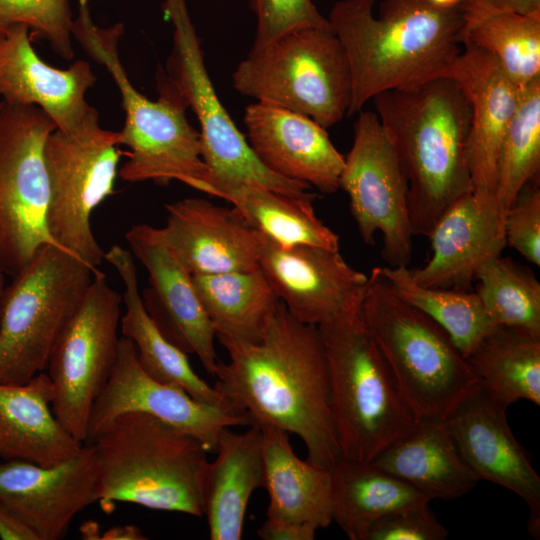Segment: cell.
<instances>
[{
    "instance_id": "52a82bcc",
    "label": "cell",
    "mask_w": 540,
    "mask_h": 540,
    "mask_svg": "<svg viewBox=\"0 0 540 540\" xmlns=\"http://www.w3.org/2000/svg\"><path fill=\"white\" fill-rule=\"evenodd\" d=\"M318 329L341 456L370 462L416 418L364 323L361 304Z\"/></svg>"
},
{
    "instance_id": "f1b7e54d",
    "label": "cell",
    "mask_w": 540,
    "mask_h": 540,
    "mask_svg": "<svg viewBox=\"0 0 540 540\" xmlns=\"http://www.w3.org/2000/svg\"><path fill=\"white\" fill-rule=\"evenodd\" d=\"M258 425L262 430L264 488L269 496L267 518L315 531L329 526L332 522L329 470L300 459L291 446L288 432L272 425Z\"/></svg>"
},
{
    "instance_id": "ac0fdd59",
    "label": "cell",
    "mask_w": 540,
    "mask_h": 540,
    "mask_svg": "<svg viewBox=\"0 0 540 540\" xmlns=\"http://www.w3.org/2000/svg\"><path fill=\"white\" fill-rule=\"evenodd\" d=\"M165 208V226L146 224V229L191 275L259 267L263 235L233 208L202 198L181 199Z\"/></svg>"
},
{
    "instance_id": "603a6c76",
    "label": "cell",
    "mask_w": 540,
    "mask_h": 540,
    "mask_svg": "<svg viewBox=\"0 0 540 540\" xmlns=\"http://www.w3.org/2000/svg\"><path fill=\"white\" fill-rule=\"evenodd\" d=\"M95 82L87 61L77 60L67 69H58L42 60L24 25L0 35V97L40 108L58 130L70 132L83 123L92 107L86 93Z\"/></svg>"
},
{
    "instance_id": "f546056e",
    "label": "cell",
    "mask_w": 540,
    "mask_h": 540,
    "mask_svg": "<svg viewBox=\"0 0 540 540\" xmlns=\"http://www.w3.org/2000/svg\"><path fill=\"white\" fill-rule=\"evenodd\" d=\"M331 517L351 540H364L379 518L431 499L372 461L340 457L329 469Z\"/></svg>"
},
{
    "instance_id": "277c9868",
    "label": "cell",
    "mask_w": 540,
    "mask_h": 540,
    "mask_svg": "<svg viewBox=\"0 0 540 540\" xmlns=\"http://www.w3.org/2000/svg\"><path fill=\"white\" fill-rule=\"evenodd\" d=\"M123 23L99 27L93 21L88 0H79L72 36L83 51L103 65L118 87L125 114L120 143L129 148L119 169L126 182L179 181L198 191L208 176L200 132L187 120L188 105L165 76L156 75L158 98L150 100L131 83L119 56Z\"/></svg>"
},
{
    "instance_id": "4fadbf2b",
    "label": "cell",
    "mask_w": 540,
    "mask_h": 540,
    "mask_svg": "<svg viewBox=\"0 0 540 540\" xmlns=\"http://www.w3.org/2000/svg\"><path fill=\"white\" fill-rule=\"evenodd\" d=\"M122 295L100 271L50 353L47 374L54 386L52 409L85 442L92 407L117 359Z\"/></svg>"
},
{
    "instance_id": "ab89813d",
    "label": "cell",
    "mask_w": 540,
    "mask_h": 540,
    "mask_svg": "<svg viewBox=\"0 0 540 540\" xmlns=\"http://www.w3.org/2000/svg\"><path fill=\"white\" fill-rule=\"evenodd\" d=\"M506 244L540 265V190L526 185L505 216Z\"/></svg>"
},
{
    "instance_id": "3957f363",
    "label": "cell",
    "mask_w": 540,
    "mask_h": 540,
    "mask_svg": "<svg viewBox=\"0 0 540 540\" xmlns=\"http://www.w3.org/2000/svg\"><path fill=\"white\" fill-rule=\"evenodd\" d=\"M341 0L329 14L345 51L352 92L348 116L377 94L435 78L461 52L464 18L429 0Z\"/></svg>"
},
{
    "instance_id": "e0dca14e",
    "label": "cell",
    "mask_w": 540,
    "mask_h": 540,
    "mask_svg": "<svg viewBox=\"0 0 540 540\" xmlns=\"http://www.w3.org/2000/svg\"><path fill=\"white\" fill-rule=\"evenodd\" d=\"M97 483V458L91 444L54 466L20 460L0 463V502L36 540L63 538L73 518L98 502Z\"/></svg>"
},
{
    "instance_id": "4dcf8cb0",
    "label": "cell",
    "mask_w": 540,
    "mask_h": 540,
    "mask_svg": "<svg viewBox=\"0 0 540 540\" xmlns=\"http://www.w3.org/2000/svg\"><path fill=\"white\" fill-rule=\"evenodd\" d=\"M205 193L230 202L250 226L281 246L339 250V236L314 211V193L293 196L249 183H211Z\"/></svg>"
},
{
    "instance_id": "484cf974",
    "label": "cell",
    "mask_w": 540,
    "mask_h": 540,
    "mask_svg": "<svg viewBox=\"0 0 540 540\" xmlns=\"http://www.w3.org/2000/svg\"><path fill=\"white\" fill-rule=\"evenodd\" d=\"M215 452L203 475V515L211 540H240L249 499L265 484L260 426L252 423L244 432L224 428Z\"/></svg>"
},
{
    "instance_id": "f6af8a7d",
    "label": "cell",
    "mask_w": 540,
    "mask_h": 540,
    "mask_svg": "<svg viewBox=\"0 0 540 540\" xmlns=\"http://www.w3.org/2000/svg\"><path fill=\"white\" fill-rule=\"evenodd\" d=\"M102 540H142L146 539L141 529L135 525L114 526L100 537Z\"/></svg>"
},
{
    "instance_id": "7c38bea8",
    "label": "cell",
    "mask_w": 540,
    "mask_h": 540,
    "mask_svg": "<svg viewBox=\"0 0 540 540\" xmlns=\"http://www.w3.org/2000/svg\"><path fill=\"white\" fill-rule=\"evenodd\" d=\"M55 129L36 106L0 102V274L4 276L19 273L43 245L59 246L46 224L49 186L44 146Z\"/></svg>"
},
{
    "instance_id": "7402d4cb",
    "label": "cell",
    "mask_w": 540,
    "mask_h": 540,
    "mask_svg": "<svg viewBox=\"0 0 540 540\" xmlns=\"http://www.w3.org/2000/svg\"><path fill=\"white\" fill-rule=\"evenodd\" d=\"M436 77L455 80L469 100L471 120L465 154L473 193L494 198L498 153L519 88L490 53L472 45H464Z\"/></svg>"
},
{
    "instance_id": "ffe728a7",
    "label": "cell",
    "mask_w": 540,
    "mask_h": 540,
    "mask_svg": "<svg viewBox=\"0 0 540 540\" xmlns=\"http://www.w3.org/2000/svg\"><path fill=\"white\" fill-rule=\"evenodd\" d=\"M133 257L148 273L150 288L144 306L161 333L186 354L196 355L213 375L219 361L216 332L199 299L192 275L148 233L146 224L134 225L125 234Z\"/></svg>"
},
{
    "instance_id": "7a4b0ae2",
    "label": "cell",
    "mask_w": 540,
    "mask_h": 540,
    "mask_svg": "<svg viewBox=\"0 0 540 540\" xmlns=\"http://www.w3.org/2000/svg\"><path fill=\"white\" fill-rule=\"evenodd\" d=\"M371 101L407 181L413 235L428 237L442 214L473 192L465 154L469 100L455 80L435 77Z\"/></svg>"
},
{
    "instance_id": "d6986e66",
    "label": "cell",
    "mask_w": 540,
    "mask_h": 540,
    "mask_svg": "<svg viewBox=\"0 0 540 540\" xmlns=\"http://www.w3.org/2000/svg\"><path fill=\"white\" fill-rule=\"evenodd\" d=\"M506 410L479 384L444 421L479 480L500 485L528 504L529 530L539 536L540 477L514 437Z\"/></svg>"
},
{
    "instance_id": "9c48e42d",
    "label": "cell",
    "mask_w": 540,
    "mask_h": 540,
    "mask_svg": "<svg viewBox=\"0 0 540 540\" xmlns=\"http://www.w3.org/2000/svg\"><path fill=\"white\" fill-rule=\"evenodd\" d=\"M232 83L244 96L307 116L326 129L348 114L351 102L349 64L332 29H295L250 49Z\"/></svg>"
},
{
    "instance_id": "836d02e7",
    "label": "cell",
    "mask_w": 540,
    "mask_h": 540,
    "mask_svg": "<svg viewBox=\"0 0 540 540\" xmlns=\"http://www.w3.org/2000/svg\"><path fill=\"white\" fill-rule=\"evenodd\" d=\"M462 15L463 45L490 53L519 89L540 79V11L473 7Z\"/></svg>"
},
{
    "instance_id": "5bb4252c",
    "label": "cell",
    "mask_w": 540,
    "mask_h": 540,
    "mask_svg": "<svg viewBox=\"0 0 540 540\" xmlns=\"http://www.w3.org/2000/svg\"><path fill=\"white\" fill-rule=\"evenodd\" d=\"M354 140L340 177L349 196L359 234L373 244L382 236L381 255L389 266H408L412 228L408 214V185L393 145L375 112L361 110Z\"/></svg>"
},
{
    "instance_id": "ba28073f",
    "label": "cell",
    "mask_w": 540,
    "mask_h": 540,
    "mask_svg": "<svg viewBox=\"0 0 540 540\" xmlns=\"http://www.w3.org/2000/svg\"><path fill=\"white\" fill-rule=\"evenodd\" d=\"M99 272L45 244L11 277L0 299V383L22 384L47 368L58 336Z\"/></svg>"
},
{
    "instance_id": "d590c367",
    "label": "cell",
    "mask_w": 540,
    "mask_h": 540,
    "mask_svg": "<svg viewBox=\"0 0 540 540\" xmlns=\"http://www.w3.org/2000/svg\"><path fill=\"white\" fill-rule=\"evenodd\" d=\"M540 168V79L519 89L515 111L501 141L494 198L507 213Z\"/></svg>"
},
{
    "instance_id": "8fae6325",
    "label": "cell",
    "mask_w": 540,
    "mask_h": 540,
    "mask_svg": "<svg viewBox=\"0 0 540 540\" xmlns=\"http://www.w3.org/2000/svg\"><path fill=\"white\" fill-rule=\"evenodd\" d=\"M165 17L173 27V42L162 69L200 125L203 160L211 183H249L293 196L311 194V186L268 169L222 105L208 74L199 37L186 0H164Z\"/></svg>"
},
{
    "instance_id": "f35d334b",
    "label": "cell",
    "mask_w": 540,
    "mask_h": 540,
    "mask_svg": "<svg viewBox=\"0 0 540 540\" xmlns=\"http://www.w3.org/2000/svg\"><path fill=\"white\" fill-rule=\"evenodd\" d=\"M250 5L257 18L251 49L264 47L295 29H332L312 0H250Z\"/></svg>"
},
{
    "instance_id": "8992f818",
    "label": "cell",
    "mask_w": 540,
    "mask_h": 540,
    "mask_svg": "<svg viewBox=\"0 0 540 540\" xmlns=\"http://www.w3.org/2000/svg\"><path fill=\"white\" fill-rule=\"evenodd\" d=\"M361 313L416 420H445L480 384L444 329L400 298L377 267L368 275Z\"/></svg>"
},
{
    "instance_id": "d6a6232c",
    "label": "cell",
    "mask_w": 540,
    "mask_h": 540,
    "mask_svg": "<svg viewBox=\"0 0 540 540\" xmlns=\"http://www.w3.org/2000/svg\"><path fill=\"white\" fill-rule=\"evenodd\" d=\"M192 280L216 338L256 342L279 302L260 267L192 275Z\"/></svg>"
},
{
    "instance_id": "6da1fadb",
    "label": "cell",
    "mask_w": 540,
    "mask_h": 540,
    "mask_svg": "<svg viewBox=\"0 0 540 540\" xmlns=\"http://www.w3.org/2000/svg\"><path fill=\"white\" fill-rule=\"evenodd\" d=\"M217 339L229 361H218L215 389L252 423L296 434L307 460L329 470L341 452L318 326L297 320L279 300L256 342Z\"/></svg>"
},
{
    "instance_id": "74e56055",
    "label": "cell",
    "mask_w": 540,
    "mask_h": 540,
    "mask_svg": "<svg viewBox=\"0 0 540 540\" xmlns=\"http://www.w3.org/2000/svg\"><path fill=\"white\" fill-rule=\"evenodd\" d=\"M73 20L69 0H0V35L24 25L65 60H72L75 54Z\"/></svg>"
},
{
    "instance_id": "44dd1931",
    "label": "cell",
    "mask_w": 540,
    "mask_h": 540,
    "mask_svg": "<svg viewBox=\"0 0 540 540\" xmlns=\"http://www.w3.org/2000/svg\"><path fill=\"white\" fill-rule=\"evenodd\" d=\"M243 121L250 147L268 169L322 193L340 189L345 157L326 128L307 116L261 101L246 106Z\"/></svg>"
},
{
    "instance_id": "5b68a950",
    "label": "cell",
    "mask_w": 540,
    "mask_h": 540,
    "mask_svg": "<svg viewBox=\"0 0 540 540\" xmlns=\"http://www.w3.org/2000/svg\"><path fill=\"white\" fill-rule=\"evenodd\" d=\"M94 447L97 498L203 516L202 481L208 451L192 435L146 413L126 412L88 443Z\"/></svg>"
},
{
    "instance_id": "9a60e30c",
    "label": "cell",
    "mask_w": 540,
    "mask_h": 540,
    "mask_svg": "<svg viewBox=\"0 0 540 540\" xmlns=\"http://www.w3.org/2000/svg\"><path fill=\"white\" fill-rule=\"evenodd\" d=\"M126 412L152 415L192 435L208 452H215L224 428L252 423L245 412L202 403L177 386L153 379L139 364L134 344L122 336L110 377L92 407L84 444Z\"/></svg>"
},
{
    "instance_id": "e575fe53",
    "label": "cell",
    "mask_w": 540,
    "mask_h": 540,
    "mask_svg": "<svg viewBox=\"0 0 540 540\" xmlns=\"http://www.w3.org/2000/svg\"><path fill=\"white\" fill-rule=\"evenodd\" d=\"M392 290L421 310L449 335L466 358L495 325L476 292L424 286L415 282L408 266H377Z\"/></svg>"
},
{
    "instance_id": "83f0119b",
    "label": "cell",
    "mask_w": 540,
    "mask_h": 540,
    "mask_svg": "<svg viewBox=\"0 0 540 540\" xmlns=\"http://www.w3.org/2000/svg\"><path fill=\"white\" fill-rule=\"evenodd\" d=\"M372 462L431 500L462 497L480 481L440 419L416 420Z\"/></svg>"
},
{
    "instance_id": "8d00e7d4",
    "label": "cell",
    "mask_w": 540,
    "mask_h": 540,
    "mask_svg": "<svg viewBox=\"0 0 540 540\" xmlns=\"http://www.w3.org/2000/svg\"><path fill=\"white\" fill-rule=\"evenodd\" d=\"M476 294L495 325L540 337V283L530 269L501 255L477 269Z\"/></svg>"
},
{
    "instance_id": "7dc6e473",
    "label": "cell",
    "mask_w": 540,
    "mask_h": 540,
    "mask_svg": "<svg viewBox=\"0 0 540 540\" xmlns=\"http://www.w3.org/2000/svg\"><path fill=\"white\" fill-rule=\"evenodd\" d=\"M5 276L0 274V299H1V296H2V293H3V290L5 288Z\"/></svg>"
},
{
    "instance_id": "ee69618b",
    "label": "cell",
    "mask_w": 540,
    "mask_h": 540,
    "mask_svg": "<svg viewBox=\"0 0 540 540\" xmlns=\"http://www.w3.org/2000/svg\"><path fill=\"white\" fill-rule=\"evenodd\" d=\"M0 538L3 540H36L34 534L0 502Z\"/></svg>"
},
{
    "instance_id": "7bdbcfd3",
    "label": "cell",
    "mask_w": 540,
    "mask_h": 540,
    "mask_svg": "<svg viewBox=\"0 0 540 540\" xmlns=\"http://www.w3.org/2000/svg\"><path fill=\"white\" fill-rule=\"evenodd\" d=\"M473 7H486L527 14L540 11V0H462L460 11Z\"/></svg>"
},
{
    "instance_id": "4316f807",
    "label": "cell",
    "mask_w": 540,
    "mask_h": 540,
    "mask_svg": "<svg viewBox=\"0 0 540 540\" xmlns=\"http://www.w3.org/2000/svg\"><path fill=\"white\" fill-rule=\"evenodd\" d=\"M104 259L122 281L125 312L121 315L120 331L134 344L142 369L161 383L183 389L197 401L235 410L214 386L194 371L187 354L169 341L149 316L139 291L137 269L130 250L114 245L104 254Z\"/></svg>"
},
{
    "instance_id": "cb8c5ba5",
    "label": "cell",
    "mask_w": 540,
    "mask_h": 540,
    "mask_svg": "<svg viewBox=\"0 0 540 540\" xmlns=\"http://www.w3.org/2000/svg\"><path fill=\"white\" fill-rule=\"evenodd\" d=\"M505 216L495 198L472 192L458 199L433 226L431 258L409 269L412 279L424 286L468 290L480 265L507 245Z\"/></svg>"
},
{
    "instance_id": "60d3db41",
    "label": "cell",
    "mask_w": 540,
    "mask_h": 540,
    "mask_svg": "<svg viewBox=\"0 0 540 540\" xmlns=\"http://www.w3.org/2000/svg\"><path fill=\"white\" fill-rule=\"evenodd\" d=\"M448 534L428 504H420L379 518L368 528L364 540H444Z\"/></svg>"
},
{
    "instance_id": "d4e9b609",
    "label": "cell",
    "mask_w": 540,
    "mask_h": 540,
    "mask_svg": "<svg viewBox=\"0 0 540 540\" xmlns=\"http://www.w3.org/2000/svg\"><path fill=\"white\" fill-rule=\"evenodd\" d=\"M54 397L44 372L22 384L0 383V458L54 466L81 451L84 443L55 416Z\"/></svg>"
},
{
    "instance_id": "bcb514c9",
    "label": "cell",
    "mask_w": 540,
    "mask_h": 540,
    "mask_svg": "<svg viewBox=\"0 0 540 540\" xmlns=\"http://www.w3.org/2000/svg\"><path fill=\"white\" fill-rule=\"evenodd\" d=\"M437 7L444 9H459L462 0H429Z\"/></svg>"
},
{
    "instance_id": "2e32d148",
    "label": "cell",
    "mask_w": 540,
    "mask_h": 540,
    "mask_svg": "<svg viewBox=\"0 0 540 540\" xmlns=\"http://www.w3.org/2000/svg\"><path fill=\"white\" fill-rule=\"evenodd\" d=\"M259 267L288 312L316 326L359 306L368 280L339 250L285 247L264 235Z\"/></svg>"
},
{
    "instance_id": "1f68e13d",
    "label": "cell",
    "mask_w": 540,
    "mask_h": 540,
    "mask_svg": "<svg viewBox=\"0 0 540 540\" xmlns=\"http://www.w3.org/2000/svg\"><path fill=\"white\" fill-rule=\"evenodd\" d=\"M482 388L507 407L518 400L540 405V337L496 326L466 357Z\"/></svg>"
},
{
    "instance_id": "b9f144b4",
    "label": "cell",
    "mask_w": 540,
    "mask_h": 540,
    "mask_svg": "<svg viewBox=\"0 0 540 540\" xmlns=\"http://www.w3.org/2000/svg\"><path fill=\"white\" fill-rule=\"evenodd\" d=\"M317 531L295 524L266 519L257 530L263 540H313Z\"/></svg>"
},
{
    "instance_id": "30bf717a",
    "label": "cell",
    "mask_w": 540,
    "mask_h": 540,
    "mask_svg": "<svg viewBox=\"0 0 540 540\" xmlns=\"http://www.w3.org/2000/svg\"><path fill=\"white\" fill-rule=\"evenodd\" d=\"M120 145V132L101 127L92 106L80 126L70 132L55 129L44 146L49 234L60 247L96 268L105 253L93 234L91 217L114 192Z\"/></svg>"
}]
</instances>
